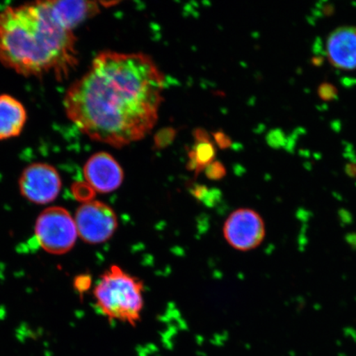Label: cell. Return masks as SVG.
Returning a JSON list of instances; mask_svg holds the SVG:
<instances>
[{
  "label": "cell",
  "instance_id": "1",
  "mask_svg": "<svg viewBox=\"0 0 356 356\" xmlns=\"http://www.w3.org/2000/svg\"><path fill=\"white\" fill-rule=\"evenodd\" d=\"M163 88V74L149 56L100 52L67 89L65 114L91 140L122 148L152 130Z\"/></svg>",
  "mask_w": 356,
  "mask_h": 356
},
{
  "label": "cell",
  "instance_id": "2",
  "mask_svg": "<svg viewBox=\"0 0 356 356\" xmlns=\"http://www.w3.org/2000/svg\"><path fill=\"white\" fill-rule=\"evenodd\" d=\"M76 38L61 24L51 0L0 11V63L24 77H69L78 65Z\"/></svg>",
  "mask_w": 356,
  "mask_h": 356
},
{
  "label": "cell",
  "instance_id": "3",
  "mask_svg": "<svg viewBox=\"0 0 356 356\" xmlns=\"http://www.w3.org/2000/svg\"><path fill=\"white\" fill-rule=\"evenodd\" d=\"M144 291L140 278L113 265L101 275L93 296L97 309L106 318L135 327L144 309Z\"/></svg>",
  "mask_w": 356,
  "mask_h": 356
},
{
  "label": "cell",
  "instance_id": "4",
  "mask_svg": "<svg viewBox=\"0 0 356 356\" xmlns=\"http://www.w3.org/2000/svg\"><path fill=\"white\" fill-rule=\"evenodd\" d=\"M35 234L40 246L54 255L70 252L79 236L74 218L60 207H49L40 213L35 221Z\"/></svg>",
  "mask_w": 356,
  "mask_h": 356
},
{
  "label": "cell",
  "instance_id": "5",
  "mask_svg": "<svg viewBox=\"0 0 356 356\" xmlns=\"http://www.w3.org/2000/svg\"><path fill=\"white\" fill-rule=\"evenodd\" d=\"M78 235L84 243L96 245L108 242L117 232V213L108 204L89 200L80 206L74 216Z\"/></svg>",
  "mask_w": 356,
  "mask_h": 356
},
{
  "label": "cell",
  "instance_id": "6",
  "mask_svg": "<svg viewBox=\"0 0 356 356\" xmlns=\"http://www.w3.org/2000/svg\"><path fill=\"white\" fill-rule=\"evenodd\" d=\"M226 242L235 250H254L264 243L266 225L259 213L250 208H240L227 218L222 229Z\"/></svg>",
  "mask_w": 356,
  "mask_h": 356
},
{
  "label": "cell",
  "instance_id": "7",
  "mask_svg": "<svg viewBox=\"0 0 356 356\" xmlns=\"http://www.w3.org/2000/svg\"><path fill=\"white\" fill-rule=\"evenodd\" d=\"M20 193L35 204H50L60 195L62 181L55 167L46 163L30 164L19 177Z\"/></svg>",
  "mask_w": 356,
  "mask_h": 356
},
{
  "label": "cell",
  "instance_id": "8",
  "mask_svg": "<svg viewBox=\"0 0 356 356\" xmlns=\"http://www.w3.org/2000/svg\"><path fill=\"white\" fill-rule=\"evenodd\" d=\"M83 176L95 193L108 194L117 191L123 184L124 171L119 163L108 153L91 156L84 164Z\"/></svg>",
  "mask_w": 356,
  "mask_h": 356
},
{
  "label": "cell",
  "instance_id": "9",
  "mask_svg": "<svg viewBox=\"0 0 356 356\" xmlns=\"http://www.w3.org/2000/svg\"><path fill=\"white\" fill-rule=\"evenodd\" d=\"M329 61L338 69H356V28L341 26L329 35L326 44Z\"/></svg>",
  "mask_w": 356,
  "mask_h": 356
},
{
  "label": "cell",
  "instance_id": "10",
  "mask_svg": "<svg viewBox=\"0 0 356 356\" xmlns=\"http://www.w3.org/2000/svg\"><path fill=\"white\" fill-rule=\"evenodd\" d=\"M28 120L24 104L8 95H0V140L19 136Z\"/></svg>",
  "mask_w": 356,
  "mask_h": 356
},
{
  "label": "cell",
  "instance_id": "11",
  "mask_svg": "<svg viewBox=\"0 0 356 356\" xmlns=\"http://www.w3.org/2000/svg\"><path fill=\"white\" fill-rule=\"evenodd\" d=\"M51 4L58 19L71 31L100 12L99 2L51 0Z\"/></svg>",
  "mask_w": 356,
  "mask_h": 356
},
{
  "label": "cell",
  "instance_id": "12",
  "mask_svg": "<svg viewBox=\"0 0 356 356\" xmlns=\"http://www.w3.org/2000/svg\"><path fill=\"white\" fill-rule=\"evenodd\" d=\"M188 167L195 171V175H200L213 162L216 157V149L211 140L195 142L193 149L189 152Z\"/></svg>",
  "mask_w": 356,
  "mask_h": 356
},
{
  "label": "cell",
  "instance_id": "13",
  "mask_svg": "<svg viewBox=\"0 0 356 356\" xmlns=\"http://www.w3.org/2000/svg\"><path fill=\"white\" fill-rule=\"evenodd\" d=\"M176 131L172 127L163 128L154 136V146L156 149H165L172 144L176 137Z\"/></svg>",
  "mask_w": 356,
  "mask_h": 356
},
{
  "label": "cell",
  "instance_id": "14",
  "mask_svg": "<svg viewBox=\"0 0 356 356\" xmlns=\"http://www.w3.org/2000/svg\"><path fill=\"white\" fill-rule=\"evenodd\" d=\"M73 193L76 199L81 200L83 203L92 200L95 197V191L87 182H80L73 186Z\"/></svg>",
  "mask_w": 356,
  "mask_h": 356
},
{
  "label": "cell",
  "instance_id": "15",
  "mask_svg": "<svg viewBox=\"0 0 356 356\" xmlns=\"http://www.w3.org/2000/svg\"><path fill=\"white\" fill-rule=\"evenodd\" d=\"M207 176L211 180H220L225 176V168L220 162H213L206 168Z\"/></svg>",
  "mask_w": 356,
  "mask_h": 356
},
{
  "label": "cell",
  "instance_id": "16",
  "mask_svg": "<svg viewBox=\"0 0 356 356\" xmlns=\"http://www.w3.org/2000/svg\"><path fill=\"white\" fill-rule=\"evenodd\" d=\"M92 286V277L88 275H80L74 280V288L80 295L90 289Z\"/></svg>",
  "mask_w": 356,
  "mask_h": 356
},
{
  "label": "cell",
  "instance_id": "17",
  "mask_svg": "<svg viewBox=\"0 0 356 356\" xmlns=\"http://www.w3.org/2000/svg\"><path fill=\"white\" fill-rule=\"evenodd\" d=\"M213 138H215L216 143L220 149H227L231 145L229 137L227 136L225 133L216 132L213 135Z\"/></svg>",
  "mask_w": 356,
  "mask_h": 356
},
{
  "label": "cell",
  "instance_id": "18",
  "mask_svg": "<svg viewBox=\"0 0 356 356\" xmlns=\"http://www.w3.org/2000/svg\"><path fill=\"white\" fill-rule=\"evenodd\" d=\"M195 142H202L211 140V137L209 134L203 130V129L198 128L193 133Z\"/></svg>",
  "mask_w": 356,
  "mask_h": 356
}]
</instances>
